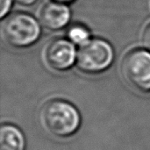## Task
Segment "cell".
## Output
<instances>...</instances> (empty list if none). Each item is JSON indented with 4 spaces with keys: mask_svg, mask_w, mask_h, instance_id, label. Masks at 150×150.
Masks as SVG:
<instances>
[{
    "mask_svg": "<svg viewBox=\"0 0 150 150\" xmlns=\"http://www.w3.org/2000/svg\"><path fill=\"white\" fill-rule=\"evenodd\" d=\"M25 138L14 126L4 125L0 129V150H24Z\"/></svg>",
    "mask_w": 150,
    "mask_h": 150,
    "instance_id": "cell-7",
    "label": "cell"
},
{
    "mask_svg": "<svg viewBox=\"0 0 150 150\" xmlns=\"http://www.w3.org/2000/svg\"><path fill=\"white\" fill-rule=\"evenodd\" d=\"M41 119L45 127L59 137H68L75 134L81 122L76 108L63 100L47 103L42 109Z\"/></svg>",
    "mask_w": 150,
    "mask_h": 150,
    "instance_id": "cell-1",
    "label": "cell"
},
{
    "mask_svg": "<svg viewBox=\"0 0 150 150\" xmlns=\"http://www.w3.org/2000/svg\"><path fill=\"white\" fill-rule=\"evenodd\" d=\"M3 35L11 46L25 47L37 41L40 35V27L31 15L17 12L10 15L4 21Z\"/></svg>",
    "mask_w": 150,
    "mask_h": 150,
    "instance_id": "cell-2",
    "label": "cell"
},
{
    "mask_svg": "<svg viewBox=\"0 0 150 150\" xmlns=\"http://www.w3.org/2000/svg\"><path fill=\"white\" fill-rule=\"evenodd\" d=\"M121 72L129 85L142 92L150 91V52L134 49L126 54Z\"/></svg>",
    "mask_w": 150,
    "mask_h": 150,
    "instance_id": "cell-4",
    "label": "cell"
},
{
    "mask_svg": "<svg viewBox=\"0 0 150 150\" xmlns=\"http://www.w3.org/2000/svg\"><path fill=\"white\" fill-rule=\"evenodd\" d=\"M39 18L42 25L47 29L59 30L69 23L70 11L65 4L51 1L41 7Z\"/></svg>",
    "mask_w": 150,
    "mask_h": 150,
    "instance_id": "cell-6",
    "label": "cell"
},
{
    "mask_svg": "<svg viewBox=\"0 0 150 150\" xmlns=\"http://www.w3.org/2000/svg\"><path fill=\"white\" fill-rule=\"evenodd\" d=\"M76 55L74 44L62 38L50 40L45 48V60L47 65L59 71L69 69L76 61Z\"/></svg>",
    "mask_w": 150,
    "mask_h": 150,
    "instance_id": "cell-5",
    "label": "cell"
},
{
    "mask_svg": "<svg viewBox=\"0 0 150 150\" xmlns=\"http://www.w3.org/2000/svg\"><path fill=\"white\" fill-rule=\"evenodd\" d=\"M142 40H143L144 46L150 51V24L146 27V29L143 33Z\"/></svg>",
    "mask_w": 150,
    "mask_h": 150,
    "instance_id": "cell-10",
    "label": "cell"
},
{
    "mask_svg": "<svg viewBox=\"0 0 150 150\" xmlns=\"http://www.w3.org/2000/svg\"><path fill=\"white\" fill-rule=\"evenodd\" d=\"M18 4H21V5H25V6H29V5H33V4H35L37 2V0H15Z\"/></svg>",
    "mask_w": 150,
    "mask_h": 150,
    "instance_id": "cell-11",
    "label": "cell"
},
{
    "mask_svg": "<svg viewBox=\"0 0 150 150\" xmlns=\"http://www.w3.org/2000/svg\"><path fill=\"white\" fill-rule=\"evenodd\" d=\"M68 37L73 44L82 46L90 40L91 33L85 26L82 25H74L69 29Z\"/></svg>",
    "mask_w": 150,
    "mask_h": 150,
    "instance_id": "cell-8",
    "label": "cell"
},
{
    "mask_svg": "<svg viewBox=\"0 0 150 150\" xmlns=\"http://www.w3.org/2000/svg\"><path fill=\"white\" fill-rule=\"evenodd\" d=\"M13 0H0V17L4 18L11 10Z\"/></svg>",
    "mask_w": 150,
    "mask_h": 150,
    "instance_id": "cell-9",
    "label": "cell"
},
{
    "mask_svg": "<svg viewBox=\"0 0 150 150\" xmlns=\"http://www.w3.org/2000/svg\"><path fill=\"white\" fill-rule=\"evenodd\" d=\"M52 1H54V2H58V3H62V4H69V3H72L74 2L75 0H52Z\"/></svg>",
    "mask_w": 150,
    "mask_h": 150,
    "instance_id": "cell-12",
    "label": "cell"
},
{
    "mask_svg": "<svg viewBox=\"0 0 150 150\" xmlns=\"http://www.w3.org/2000/svg\"><path fill=\"white\" fill-rule=\"evenodd\" d=\"M114 52L112 46L101 39L90 40L80 46L76 64L80 70L88 74H97L107 69L112 63Z\"/></svg>",
    "mask_w": 150,
    "mask_h": 150,
    "instance_id": "cell-3",
    "label": "cell"
}]
</instances>
